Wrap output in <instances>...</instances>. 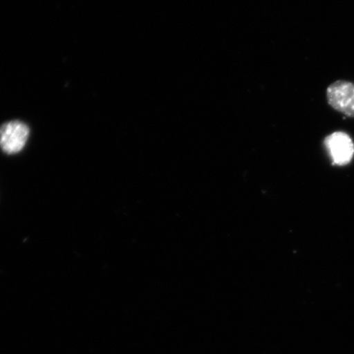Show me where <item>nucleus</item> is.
Returning a JSON list of instances; mask_svg holds the SVG:
<instances>
[{"instance_id":"1","label":"nucleus","mask_w":354,"mask_h":354,"mask_svg":"<svg viewBox=\"0 0 354 354\" xmlns=\"http://www.w3.org/2000/svg\"><path fill=\"white\" fill-rule=\"evenodd\" d=\"M30 136L28 125L20 121L4 123L0 127V149L7 154H16L24 149Z\"/></svg>"},{"instance_id":"2","label":"nucleus","mask_w":354,"mask_h":354,"mask_svg":"<svg viewBox=\"0 0 354 354\" xmlns=\"http://www.w3.org/2000/svg\"><path fill=\"white\" fill-rule=\"evenodd\" d=\"M327 101L332 109L348 118H354V84L336 81L326 90Z\"/></svg>"},{"instance_id":"3","label":"nucleus","mask_w":354,"mask_h":354,"mask_svg":"<svg viewBox=\"0 0 354 354\" xmlns=\"http://www.w3.org/2000/svg\"><path fill=\"white\" fill-rule=\"evenodd\" d=\"M324 144L328 150L334 165H345L351 162L354 155V144L347 133L336 131L325 139Z\"/></svg>"}]
</instances>
